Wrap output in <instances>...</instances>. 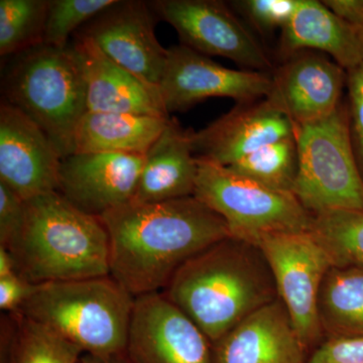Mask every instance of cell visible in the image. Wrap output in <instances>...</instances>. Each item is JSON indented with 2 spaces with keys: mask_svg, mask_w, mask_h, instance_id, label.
<instances>
[{
  "mask_svg": "<svg viewBox=\"0 0 363 363\" xmlns=\"http://www.w3.org/2000/svg\"><path fill=\"white\" fill-rule=\"evenodd\" d=\"M306 363H363V337H326Z\"/></svg>",
  "mask_w": 363,
  "mask_h": 363,
  "instance_id": "31",
  "label": "cell"
},
{
  "mask_svg": "<svg viewBox=\"0 0 363 363\" xmlns=\"http://www.w3.org/2000/svg\"><path fill=\"white\" fill-rule=\"evenodd\" d=\"M295 135L292 121L264 98L238 104L198 133H193L196 159L229 167L269 143Z\"/></svg>",
  "mask_w": 363,
  "mask_h": 363,
  "instance_id": "16",
  "label": "cell"
},
{
  "mask_svg": "<svg viewBox=\"0 0 363 363\" xmlns=\"http://www.w3.org/2000/svg\"><path fill=\"white\" fill-rule=\"evenodd\" d=\"M135 298L111 276L33 285L18 310L85 354L125 352Z\"/></svg>",
  "mask_w": 363,
  "mask_h": 363,
  "instance_id": "4",
  "label": "cell"
},
{
  "mask_svg": "<svg viewBox=\"0 0 363 363\" xmlns=\"http://www.w3.org/2000/svg\"><path fill=\"white\" fill-rule=\"evenodd\" d=\"M347 88L351 143L363 179V65L347 72Z\"/></svg>",
  "mask_w": 363,
  "mask_h": 363,
  "instance_id": "30",
  "label": "cell"
},
{
  "mask_svg": "<svg viewBox=\"0 0 363 363\" xmlns=\"http://www.w3.org/2000/svg\"><path fill=\"white\" fill-rule=\"evenodd\" d=\"M272 87L266 72L233 70L184 45H172L159 88L169 114L187 111L212 97L238 104L264 99Z\"/></svg>",
  "mask_w": 363,
  "mask_h": 363,
  "instance_id": "10",
  "label": "cell"
},
{
  "mask_svg": "<svg viewBox=\"0 0 363 363\" xmlns=\"http://www.w3.org/2000/svg\"><path fill=\"white\" fill-rule=\"evenodd\" d=\"M171 117L87 111L79 121L73 154L119 152L145 156Z\"/></svg>",
  "mask_w": 363,
  "mask_h": 363,
  "instance_id": "21",
  "label": "cell"
},
{
  "mask_svg": "<svg viewBox=\"0 0 363 363\" xmlns=\"http://www.w3.org/2000/svg\"><path fill=\"white\" fill-rule=\"evenodd\" d=\"M109 240V272L138 298L162 293L178 269L230 236L220 215L195 196L130 202L102 216Z\"/></svg>",
  "mask_w": 363,
  "mask_h": 363,
  "instance_id": "1",
  "label": "cell"
},
{
  "mask_svg": "<svg viewBox=\"0 0 363 363\" xmlns=\"http://www.w3.org/2000/svg\"><path fill=\"white\" fill-rule=\"evenodd\" d=\"M298 173L293 194L312 214L332 209L363 212V179L350 133L348 104L321 121L294 126Z\"/></svg>",
  "mask_w": 363,
  "mask_h": 363,
  "instance_id": "6",
  "label": "cell"
},
{
  "mask_svg": "<svg viewBox=\"0 0 363 363\" xmlns=\"http://www.w3.org/2000/svg\"><path fill=\"white\" fill-rule=\"evenodd\" d=\"M33 288L18 274L0 278V309L2 313H16Z\"/></svg>",
  "mask_w": 363,
  "mask_h": 363,
  "instance_id": "32",
  "label": "cell"
},
{
  "mask_svg": "<svg viewBox=\"0 0 363 363\" xmlns=\"http://www.w3.org/2000/svg\"><path fill=\"white\" fill-rule=\"evenodd\" d=\"M347 72L334 61L311 52H296L272 77L267 101L294 126L321 121L341 104Z\"/></svg>",
  "mask_w": 363,
  "mask_h": 363,
  "instance_id": "15",
  "label": "cell"
},
{
  "mask_svg": "<svg viewBox=\"0 0 363 363\" xmlns=\"http://www.w3.org/2000/svg\"><path fill=\"white\" fill-rule=\"evenodd\" d=\"M62 157L30 117L0 105V182L21 199L57 192Z\"/></svg>",
  "mask_w": 363,
  "mask_h": 363,
  "instance_id": "14",
  "label": "cell"
},
{
  "mask_svg": "<svg viewBox=\"0 0 363 363\" xmlns=\"http://www.w3.org/2000/svg\"><path fill=\"white\" fill-rule=\"evenodd\" d=\"M50 0L0 1V55L13 57L44 44Z\"/></svg>",
  "mask_w": 363,
  "mask_h": 363,
  "instance_id": "26",
  "label": "cell"
},
{
  "mask_svg": "<svg viewBox=\"0 0 363 363\" xmlns=\"http://www.w3.org/2000/svg\"><path fill=\"white\" fill-rule=\"evenodd\" d=\"M2 101L37 124L65 157L73 154L79 121L87 112L82 59L70 43L45 44L11 57L1 81Z\"/></svg>",
  "mask_w": 363,
  "mask_h": 363,
  "instance_id": "5",
  "label": "cell"
},
{
  "mask_svg": "<svg viewBox=\"0 0 363 363\" xmlns=\"http://www.w3.org/2000/svg\"><path fill=\"white\" fill-rule=\"evenodd\" d=\"M9 252L18 274L33 285L111 276L104 222L58 192L26 200L25 225Z\"/></svg>",
  "mask_w": 363,
  "mask_h": 363,
  "instance_id": "3",
  "label": "cell"
},
{
  "mask_svg": "<svg viewBox=\"0 0 363 363\" xmlns=\"http://www.w3.org/2000/svg\"><path fill=\"white\" fill-rule=\"evenodd\" d=\"M116 0H50L45 20L44 44L66 48L71 35Z\"/></svg>",
  "mask_w": 363,
  "mask_h": 363,
  "instance_id": "27",
  "label": "cell"
},
{
  "mask_svg": "<svg viewBox=\"0 0 363 363\" xmlns=\"http://www.w3.org/2000/svg\"><path fill=\"white\" fill-rule=\"evenodd\" d=\"M193 131L175 118L147 152L135 197V203H157L194 196L198 162Z\"/></svg>",
  "mask_w": 363,
  "mask_h": 363,
  "instance_id": "19",
  "label": "cell"
},
{
  "mask_svg": "<svg viewBox=\"0 0 363 363\" xmlns=\"http://www.w3.org/2000/svg\"><path fill=\"white\" fill-rule=\"evenodd\" d=\"M150 6L157 18L169 23L186 45L205 56L233 60L248 70L266 72L269 55L245 23L217 0H156Z\"/></svg>",
  "mask_w": 363,
  "mask_h": 363,
  "instance_id": "9",
  "label": "cell"
},
{
  "mask_svg": "<svg viewBox=\"0 0 363 363\" xmlns=\"http://www.w3.org/2000/svg\"><path fill=\"white\" fill-rule=\"evenodd\" d=\"M143 155L84 152L63 157L57 192L86 214L101 218L133 201Z\"/></svg>",
  "mask_w": 363,
  "mask_h": 363,
  "instance_id": "13",
  "label": "cell"
},
{
  "mask_svg": "<svg viewBox=\"0 0 363 363\" xmlns=\"http://www.w3.org/2000/svg\"><path fill=\"white\" fill-rule=\"evenodd\" d=\"M71 43L84 66L87 111L169 117L159 87L119 66L87 38L75 35Z\"/></svg>",
  "mask_w": 363,
  "mask_h": 363,
  "instance_id": "18",
  "label": "cell"
},
{
  "mask_svg": "<svg viewBox=\"0 0 363 363\" xmlns=\"http://www.w3.org/2000/svg\"><path fill=\"white\" fill-rule=\"evenodd\" d=\"M257 245L303 343L309 351L315 350L325 339L318 301L325 276L333 267L328 253L310 230L269 234Z\"/></svg>",
  "mask_w": 363,
  "mask_h": 363,
  "instance_id": "8",
  "label": "cell"
},
{
  "mask_svg": "<svg viewBox=\"0 0 363 363\" xmlns=\"http://www.w3.org/2000/svg\"><path fill=\"white\" fill-rule=\"evenodd\" d=\"M303 50L330 55L346 72L363 65V32L316 0H298L283 28L281 52L291 57Z\"/></svg>",
  "mask_w": 363,
  "mask_h": 363,
  "instance_id": "20",
  "label": "cell"
},
{
  "mask_svg": "<svg viewBox=\"0 0 363 363\" xmlns=\"http://www.w3.org/2000/svg\"><path fill=\"white\" fill-rule=\"evenodd\" d=\"M197 162L194 196L220 215L230 236L257 245L269 234L309 230L313 214L293 193L267 187L213 162Z\"/></svg>",
  "mask_w": 363,
  "mask_h": 363,
  "instance_id": "7",
  "label": "cell"
},
{
  "mask_svg": "<svg viewBox=\"0 0 363 363\" xmlns=\"http://www.w3.org/2000/svg\"><path fill=\"white\" fill-rule=\"evenodd\" d=\"M13 274L18 272L13 255L6 248L0 247V278Z\"/></svg>",
  "mask_w": 363,
  "mask_h": 363,
  "instance_id": "34",
  "label": "cell"
},
{
  "mask_svg": "<svg viewBox=\"0 0 363 363\" xmlns=\"http://www.w3.org/2000/svg\"><path fill=\"white\" fill-rule=\"evenodd\" d=\"M213 350L215 363H306L309 357L279 298L236 325Z\"/></svg>",
  "mask_w": 363,
  "mask_h": 363,
  "instance_id": "17",
  "label": "cell"
},
{
  "mask_svg": "<svg viewBox=\"0 0 363 363\" xmlns=\"http://www.w3.org/2000/svg\"><path fill=\"white\" fill-rule=\"evenodd\" d=\"M26 221V201L0 182V247L16 245Z\"/></svg>",
  "mask_w": 363,
  "mask_h": 363,
  "instance_id": "29",
  "label": "cell"
},
{
  "mask_svg": "<svg viewBox=\"0 0 363 363\" xmlns=\"http://www.w3.org/2000/svg\"><path fill=\"white\" fill-rule=\"evenodd\" d=\"M226 168L267 187L293 193L298 173L295 135L264 145Z\"/></svg>",
  "mask_w": 363,
  "mask_h": 363,
  "instance_id": "25",
  "label": "cell"
},
{
  "mask_svg": "<svg viewBox=\"0 0 363 363\" xmlns=\"http://www.w3.org/2000/svg\"><path fill=\"white\" fill-rule=\"evenodd\" d=\"M162 293L213 345L245 318L279 298L262 248L233 236L189 259Z\"/></svg>",
  "mask_w": 363,
  "mask_h": 363,
  "instance_id": "2",
  "label": "cell"
},
{
  "mask_svg": "<svg viewBox=\"0 0 363 363\" xmlns=\"http://www.w3.org/2000/svg\"><path fill=\"white\" fill-rule=\"evenodd\" d=\"M322 2L339 18L363 32V0H326Z\"/></svg>",
  "mask_w": 363,
  "mask_h": 363,
  "instance_id": "33",
  "label": "cell"
},
{
  "mask_svg": "<svg viewBox=\"0 0 363 363\" xmlns=\"http://www.w3.org/2000/svg\"><path fill=\"white\" fill-rule=\"evenodd\" d=\"M1 354L2 363H78L84 353L20 313H2Z\"/></svg>",
  "mask_w": 363,
  "mask_h": 363,
  "instance_id": "23",
  "label": "cell"
},
{
  "mask_svg": "<svg viewBox=\"0 0 363 363\" xmlns=\"http://www.w3.org/2000/svg\"><path fill=\"white\" fill-rule=\"evenodd\" d=\"M125 354L130 363H215L213 344L162 293L135 298Z\"/></svg>",
  "mask_w": 363,
  "mask_h": 363,
  "instance_id": "12",
  "label": "cell"
},
{
  "mask_svg": "<svg viewBox=\"0 0 363 363\" xmlns=\"http://www.w3.org/2000/svg\"><path fill=\"white\" fill-rule=\"evenodd\" d=\"M332 266L363 267V212L332 209L313 214L309 228Z\"/></svg>",
  "mask_w": 363,
  "mask_h": 363,
  "instance_id": "24",
  "label": "cell"
},
{
  "mask_svg": "<svg viewBox=\"0 0 363 363\" xmlns=\"http://www.w3.org/2000/svg\"><path fill=\"white\" fill-rule=\"evenodd\" d=\"M326 337H363V267H332L318 301Z\"/></svg>",
  "mask_w": 363,
  "mask_h": 363,
  "instance_id": "22",
  "label": "cell"
},
{
  "mask_svg": "<svg viewBox=\"0 0 363 363\" xmlns=\"http://www.w3.org/2000/svg\"><path fill=\"white\" fill-rule=\"evenodd\" d=\"M80 363H130V362L126 357L125 352L121 354L107 355V357L84 353L81 357Z\"/></svg>",
  "mask_w": 363,
  "mask_h": 363,
  "instance_id": "35",
  "label": "cell"
},
{
  "mask_svg": "<svg viewBox=\"0 0 363 363\" xmlns=\"http://www.w3.org/2000/svg\"><path fill=\"white\" fill-rule=\"evenodd\" d=\"M262 32L285 28L297 9L298 0H245L231 2Z\"/></svg>",
  "mask_w": 363,
  "mask_h": 363,
  "instance_id": "28",
  "label": "cell"
},
{
  "mask_svg": "<svg viewBox=\"0 0 363 363\" xmlns=\"http://www.w3.org/2000/svg\"><path fill=\"white\" fill-rule=\"evenodd\" d=\"M157 20L150 2L116 0L75 35L92 40L112 61L159 87L168 49L157 39Z\"/></svg>",
  "mask_w": 363,
  "mask_h": 363,
  "instance_id": "11",
  "label": "cell"
}]
</instances>
